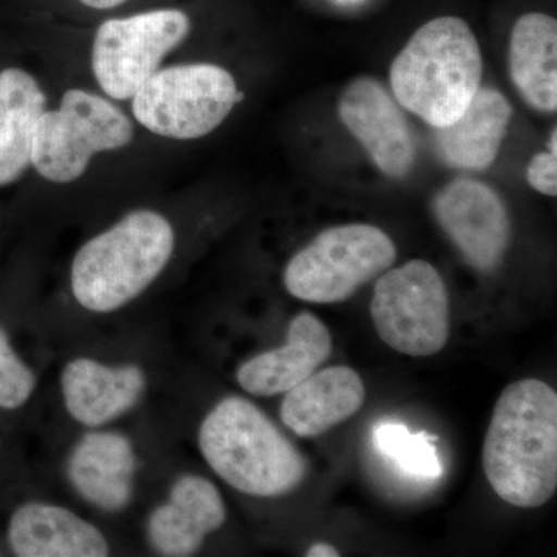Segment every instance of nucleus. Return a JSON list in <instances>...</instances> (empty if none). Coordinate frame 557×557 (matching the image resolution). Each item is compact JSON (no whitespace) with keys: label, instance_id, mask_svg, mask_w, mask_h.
<instances>
[{"label":"nucleus","instance_id":"nucleus-19","mask_svg":"<svg viewBox=\"0 0 557 557\" xmlns=\"http://www.w3.org/2000/svg\"><path fill=\"white\" fill-rule=\"evenodd\" d=\"M508 70L512 86L531 109L556 113L557 21L545 13L520 16L509 36Z\"/></svg>","mask_w":557,"mask_h":557},{"label":"nucleus","instance_id":"nucleus-12","mask_svg":"<svg viewBox=\"0 0 557 557\" xmlns=\"http://www.w3.org/2000/svg\"><path fill=\"white\" fill-rule=\"evenodd\" d=\"M226 516L214 483L200 475H182L171 487L170 500L149 516L150 547L160 556L196 555L208 534L223 527Z\"/></svg>","mask_w":557,"mask_h":557},{"label":"nucleus","instance_id":"nucleus-10","mask_svg":"<svg viewBox=\"0 0 557 557\" xmlns=\"http://www.w3.org/2000/svg\"><path fill=\"white\" fill-rule=\"evenodd\" d=\"M432 211L469 265L482 273H493L502 265L512 225L496 189L471 177L453 180L435 194Z\"/></svg>","mask_w":557,"mask_h":557},{"label":"nucleus","instance_id":"nucleus-21","mask_svg":"<svg viewBox=\"0 0 557 557\" xmlns=\"http://www.w3.org/2000/svg\"><path fill=\"white\" fill-rule=\"evenodd\" d=\"M435 437L426 432L412 434L405 424H380L373 431V445L383 456L418 479H438L443 474Z\"/></svg>","mask_w":557,"mask_h":557},{"label":"nucleus","instance_id":"nucleus-4","mask_svg":"<svg viewBox=\"0 0 557 557\" xmlns=\"http://www.w3.org/2000/svg\"><path fill=\"white\" fill-rule=\"evenodd\" d=\"M201 456L234 490L255 497L293 493L309 463L296 446L248 399H222L199 431Z\"/></svg>","mask_w":557,"mask_h":557},{"label":"nucleus","instance_id":"nucleus-6","mask_svg":"<svg viewBox=\"0 0 557 557\" xmlns=\"http://www.w3.org/2000/svg\"><path fill=\"white\" fill-rule=\"evenodd\" d=\"M240 100L228 70L199 62L157 70L132 97V113L152 134L188 141L218 129Z\"/></svg>","mask_w":557,"mask_h":557},{"label":"nucleus","instance_id":"nucleus-24","mask_svg":"<svg viewBox=\"0 0 557 557\" xmlns=\"http://www.w3.org/2000/svg\"><path fill=\"white\" fill-rule=\"evenodd\" d=\"M341 553L338 548L330 544H314L313 547L307 552V557H338Z\"/></svg>","mask_w":557,"mask_h":557},{"label":"nucleus","instance_id":"nucleus-22","mask_svg":"<svg viewBox=\"0 0 557 557\" xmlns=\"http://www.w3.org/2000/svg\"><path fill=\"white\" fill-rule=\"evenodd\" d=\"M36 375L11 346L9 335L0 327V408H22L35 394Z\"/></svg>","mask_w":557,"mask_h":557},{"label":"nucleus","instance_id":"nucleus-1","mask_svg":"<svg viewBox=\"0 0 557 557\" xmlns=\"http://www.w3.org/2000/svg\"><path fill=\"white\" fill-rule=\"evenodd\" d=\"M483 469L498 497L539 508L557 490V394L544 381L509 384L496 403L483 445Z\"/></svg>","mask_w":557,"mask_h":557},{"label":"nucleus","instance_id":"nucleus-25","mask_svg":"<svg viewBox=\"0 0 557 557\" xmlns=\"http://www.w3.org/2000/svg\"><path fill=\"white\" fill-rule=\"evenodd\" d=\"M79 2L95 10H112L123 5L126 0H79Z\"/></svg>","mask_w":557,"mask_h":557},{"label":"nucleus","instance_id":"nucleus-7","mask_svg":"<svg viewBox=\"0 0 557 557\" xmlns=\"http://www.w3.org/2000/svg\"><path fill=\"white\" fill-rule=\"evenodd\" d=\"M132 138L134 126L123 110L100 95L72 89L40 115L32 166L47 182L64 185L83 177L97 153L126 148Z\"/></svg>","mask_w":557,"mask_h":557},{"label":"nucleus","instance_id":"nucleus-18","mask_svg":"<svg viewBox=\"0 0 557 557\" xmlns=\"http://www.w3.org/2000/svg\"><path fill=\"white\" fill-rule=\"evenodd\" d=\"M364 399L361 376L346 366H333L285 392L281 420L298 437H319L357 416Z\"/></svg>","mask_w":557,"mask_h":557},{"label":"nucleus","instance_id":"nucleus-2","mask_svg":"<svg viewBox=\"0 0 557 557\" xmlns=\"http://www.w3.org/2000/svg\"><path fill=\"white\" fill-rule=\"evenodd\" d=\"M483 58L468 22L442 16L421 25L391 65L395 100L432 129L460 119L482 87Z\"/></svg>","mask_w":557,"mask_h":557},{"label":"nucleus","instance_id":"nucleus-9","mask_svg":"<svg viewBox=\"0 0 557 557\" xmlns=\"http://www.w3.org/2000/svg\"><path fill=\"white\" fill-rule=\"evenodd\" d=\"M189 33L188 14L175 9L102 22L91 47L98 86L112 100H132Z\"/></svg>","mask_w":557,"mask_h":557},{"label":"nucleus","instance_id":"nucleus-11","mask_svg":"<svg viewBox=\"0 0 557 557\" xmlns=\"http://www.w3.org/2000/svg\"><path fill=\"white\" fill-rule=\"evenodd\" d=\"M401 106L373 76H358L341 91L338 115L346 129L388 178L416 168L417 139Z\"/></svg>","mask_w":557,"mask_h":557},{"label":"nucleus","instance_id":"nucleus-15","mask_svg":"<svg viewBox=\"0 0 557 557\" xmlns=\"http://www.w3.org/2000/svg\"><path fill=\"white\" fill-rule=\"evenodd\" d=\"M137 456L126 435L97 431L84 435L69 457L70 483L84 500L106 512L123 511L134 494Z\"/></svg>","mask_w":557,"mask_h":557},{"label":"nucleus","instance_id":"nucleus-8","mask_svg":"<svg viewBox=\"0 0 557 557\" xmlns=\"http://www.w3.org/2000/svg\"><path fill=\"white\" fill-rule=\"evenodd\" d=\"M370 317L380 338L408 357H432L449 341L448 289L426 260L384 271L373 289Z\"/></svg>","mask_w":557,"mask_h":557},{"label":"nucleus","instance_id":"nucleus-13","mask_svg":"<svg viewBox=\"0 0 557 557\" xmlns=\"http://www.w3.org/2000/svg\"><path fill=\"white\" fill-rule=\"evenodd\" d=\"M332 354L327 325L314 314L299 313L288 325L284 346L256 355L237 369V383L255 397H274L298 386Z\"/></svg>","mask_w":557,"mask_h":557},{"label":"nucleus","instance_id":"nucleus-3","mask_svg":"<svg viewBox=\"0 0 557 557\" xmlns=\"http://www.w3.org/2000/svg\"><path fill=\"white\" fill-rule=\"evenodd\" d=\"M175 231L152 209H138L86 242L70 271L73 298L91 313H112L137 299L174 255Z\"/></svg>","mask_w":557,"mask_h":557},{"label":"nucleus","instance_id":"nucleus-23","mask_svg":"<svg viewBox=\"0 0 557 557\" xmlns=\"http://www.w3.org/2000/svg\"><path fill=\"white\" fill-rule=\"evenodd\" d=\"M527 182L544 196H557V129H553L548 149L537 152L527 168Z\"/></svg>","mask_w":557,"mask_h":557},{"label":"nucleus","instance_id":"nucleus-17","mask_svg":"<svg viewBox=\"0 0 557 557\" xmlns=\"http://www.w3.org/2000/svg\"><path fill=\"white\" fill-rule=\"evenodd\" d=\"M9 545L20 557H104L108 539L67 508L27 502L14 509L9 522Z\"/></svg>","mask_w":557,"mask_h":557},{"label":"nucleus","instance_id":"nucleus-16","mask_svg":"<svg viewBox=\"0 0 557 557\" xmlns=\"http://www.w3.org/2000/svg\"><path fill=\"white\" fill-rule=\"evenodd\" d=\"M511 102L494 87H480L474 100L449 126L434 129V149L456 171L485 172L493 166L511 124Z\"/></svg>","mask_w":557,"mask_h":557},{"label":"nucleus","instance_id":"nucleus-14","mask_svg":"<svg viewBox=\"0 0 557 557\" xmlns=\"http://www.w3.org/2000/svg\"><path fill=\"white\" fill-rule=\"evenodd\" d=\"M62 397L73 420L100 428L129 412L145 394L146 375L135 364L108 366L76 358L61 373Z\"/></svg>","mask_w":557,"mask_h":557},{"label":"nucleus","instance_id":"nucleus-5","mask_svg":"<svg viewBox=\"0 0 557 557\" xmlns=\"http://www.w3.org/2000/svg\"><path fill=\"white\" fill-rule=\"evenodd\" d=\"M395 260L397 247L379 226H332L289 259L284 285L289 295L304 302H344L391 269Z\"/></svg>","mask_w":557,"mask_h":557},{"label":"nucleus","instance_id":"nucleus-20","mask_svg":"<svg viewBox=\"0 0 557 557\" xmlns=\"http://www.w3.org/2000/svg\"><path fill=\"white\" fill-rule=\"evenodd\" d=\"M46 110L47 97L35 76L16 67L0 72V186L32 166L33 139Z\"/></svg>","mask_w":557,"mask_h":557}]
</instances>
